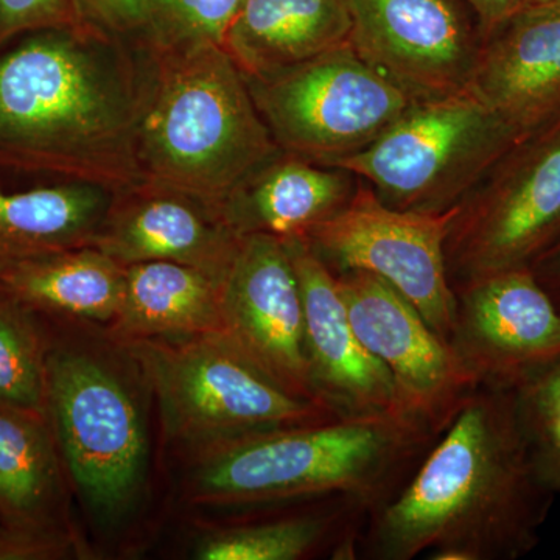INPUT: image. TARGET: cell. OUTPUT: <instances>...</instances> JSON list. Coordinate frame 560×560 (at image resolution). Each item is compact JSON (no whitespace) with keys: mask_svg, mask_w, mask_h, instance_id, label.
<instances>
[{"mask_svg":"<svg viewBox=\"0 0 560 560\" xmlns=\"http://www.w3.org/2000/svg\"><path fill=\"white\" fill-rule=\"evenodd\" d=\"M518 140L467 88L412 103L368 149L334 167L370 183L390 208L444 212L466 200Z\"/></svg>","mask_w":560,"mask_h":560,"instance_id":"6","label":"cell"},{"mask_svg":"<svg viewBox=\"0 0 560 560\" xmlns=\"http://www.w3.org/2000/svg\"><path fill=\"white\" fill-rule=\"evenodd\" d=\"M75 552V540L60 526L0 522V560H58Z\"/></svg>","mask_w":560,"mask_h":560,"instance_id":"29","label":"cell"},{"mask_svg":"<svg viewBox=\"0 0 560 560\" xmlns=\"http://www.w3.org/2000/svg\"><path fill=\"white\" fill-rule=\"evenodd\" d=\"M242 0H147L149 32L156 43L210 40L224 47Z\"/></svg>","mask_w":560,"mask_h":560,"instance_id":"26","label":"cell"},{"mask_svg":"<svg viewBox=\"0 0 560 560\" xmlns=\"http://www.w3.org/2000/svg\"><path fill=\"white\" fill-rule=\"evenodd\" d=\"M245 79L278 149L326 167L368 149L415 103L350 43Z\"/></svg>","mask_w":560,"mask_h":560,"instance_id":"7","label":"cell"},{"mask_svg":"<svg viewBox=\"0 0 560 560\" xmlns=\"http://www.w3.org/2000/svg\"><path fill=\"white\" fill-rule=\"evenodd\" d=\"M451 345L478 385L514 389L560 359V311L530 268L453 289Z\"/></svg>","mask_w":560,"mask_h":560,"instance_id":"13","label":"cell"},{"mask_svg":"<svg viewBox=\"0 0 560 560\" xmlns=\"http://www.w3.org/2000/svg\"><path fill=\"white\" fill-rule=\"evenodd\" d=\"M81 28L95 27L81 16L75 0H0V46L24 33Z\"/></svg>","mask_w":560,"mask_h":560,"instance_id":"27","label":"cell"},{"mask_svg":"<svg viewBox=\"0 0 560 560\" xmlns=\"http://www.w3.org/2000/svg\"><path fill=\"white\" fill-rule=\"evenodd\" d=\"M241 237L228 223L223 206L140 179L113 194L92 246L124 267L140 261H175L224 280Z\"/></svg>","mask_w":560,"mask_h":560,"instance_id":"15","label":"cell"},{"mask_svg":"<svg viewBox=\"0 0 560 560\" xmlns=\"http://www.w3.org/2000/svg\"><path fill=\"white\" fill-rule=\"evenodd\" d=\"M57 448L46 412L0 405V522L58 526Z\"/></svg>","mask_w":560,"mask_h":560,"instance_id":"24","label":"cell"},{"mask_svg":"<svg viewBox=\"0 0 560 560\" xmlns=\"http://www.w3.org/2000/svg\"><path fill=\"white\" fill-rule=\"evenodd\" d=\"M47 355L33 313L0 291V405L47 415Z\"/></svg>","mask_w":560,"mask_h":560,"instance_id":"25","label":"cell"},{"mask_svg":"<svg viewBox=\"0 0 560 560\" xmlns=\"http://www.w3.org/2000/svg\"><path fill=\"white\" fill-rule=\"evenodd\" d=\"M560 242V117L518 140L459 202L447 241L453 289L530 268Z\"/></svg>","mask_w":560,"mask_h":560,"instance_id":"9","label":"cell"},{"mask_svg":"<svg viewBox=\"0 0 560 560\" xmlns=\"http://www.w3.org/2000/svg\"><path fill=\"white\" fill-rule=\"evenodd\" d=\"M125 267L95 246L0 267V291L47 315L109 324L124 296Z\"/></svg>","mask_w":560,"mask_h":560,"instance_id":"22","label":"cell"},{"mask_svg":"<svg viewBox=\"0 0 560 560\" xmlns=\"http://www.w3.org/2000/svg\"><path fill=\"white\" fill-rule=\"evenodd\" d=\"M469 90L523 139L560 117V11L518 10L481 40Z\"/></svg>","mask_w":560,"mask_h":560,"instance_id":"17","label":"cell"},{"mask_svg":"<svg viewBox=\"0 0 560 560\" xmlns=\"http://www.w3.org/2000/svg\"><path fill=\"white\" fill-rule=\"evenodd\" d=\"M81 16L92 27L109 36L136 35L149 32L147 0H75Z\"/></svg>","mask_w":560,"mask_h":560,"instance_id":"30","label":"cell"},{"mask_svg":"<svg viewBox=\"0 0 560 560\" xmlns=\"http://www.w3.org/2000/svg\"><path fill=\"white\" fill-rule=\"evenodd\" d=\"M530 270L560 311V242L547 250Z\"/></svg>","mask_w":560,"mask_h":560,"instance_id":"32","label":"cell"},{"mask_svg":"<svg viewBox=\"0 0 560 560\" xmlns=\"http://www.w3.org/2000/svg\"><path fill=\"white\" fill-rule=\"evenodd\" d=\"M477 13L481 40L497 31L512 14L517 13L523 0H466Z\"/></svg>","mask_w":560,"mask_h":560,"instance_id":"31","label":"cell"},{"mask_svg":"<svg viewBox=\"0 0 560 560\" xmlns=\"http://www.w3.org/2000/svg\"><path fill=\"white\" fill-rule=\"evenodd\" d=\"M138 68L140 178L223 206L279 149L237 62L210 40H145Z\"/></svg>","mask_w":560,"mask_h":560,"instance_id":"4","label":"cell"},{"mask_svg":"<svg viewBox=\"0 0 560 560\" xmlns=\"http://www.w3.org/2000/svg\"><path fill=\"white\" fill-rule=\"evenodd\" d=\"M221 305L224 331L261 371L298 396L326 401L313 383L304 302L285 242L242 235Z\"/></svg>","mask_w":560,"mask_h":560,"instance_id":"14","label":"cell"},{"mask_svg":"<svg viewBox=\"0 0 560 560\" xmlns=\"http://www.w3.org/2000/svg\"><path fill=\"white\" fill-rule=\"evenodd\" d=\"M110 200L113 191L83 183L0 190V267L92 245Z\"/></svg>","mask_w":560,"mask_h":560,"instance_id":"23","label":"cell"},{"mask_svg":"<svg viewBox=\"0 0 560 560\" xmlns=\"http://www.w3.org/2000/svg\"><path fill=\"white\" fill-rule=\"evenodd\" d=\"M337 275L353 330L388 370L401 410L442 433L478 382L456 350L385 280L364 271Z\"/></svg>","mask_w":560,"mask_h":560,"instance_id":"11","label":"cell"},{"mask_svg":"<svg viewBox=\"0 0 560 560\" xmlns=\"http://www.w3.org/2000/svg\"><path fill=\"white\" fill-rule=\"evenodd\" d=\"M223 280L175 261L125 267L124 296L109 323L117 345L179 340L224 331Z\"/></svg>","mask_w":560,"mask_h":560,"instance_id":"20","label":"cell"},{"mask_svg":"<svg viewBox=\"0 0 560 560\" xmlns=\"http://www.w3.org/2000/svg\"><path fill=\"white\" fill-rule=\"evenodd\" d=\"M372 506L349 495L319 497L308 510L212 530L198 541V560H301L324 555L359 559Z\"/></svg>","mask_w":560,"mask_h":560,"instance_id":"19","label":"cell"},{"mask_svg":"<svg viewBox=\"0 0 560 560\" xmlns=\"http://www.w3.org/2000/svg\"><path fill=\"white\" fill-rule=\"evenodd\" d=\"M512 390L529 442L560 427V359Z\"/></svg>","mask_w":560,"mask_h":560,"instance_id":"28","label":"cell"},{"mask_svg":"<svg viewBox=\"0 0 560 560\" xmlns=\"http://www.w3.org/2000/svg\"><path fill=\"white\" fill-rule=\"evenodd\" d=\"M526 9L560 11V0H523L518 10Z\"/></svg>","mask_w":560,"mask_h":560,"instance_id":"34","label":"cell"},{"mask_svg":"<svg viewBox=\"0 0 560 560\" xmlns=\"http://www.w3.org/2000/svg\"><path fill=\"white\" fill-rule=\"evenodd\" d=\"M556 493L512 389L477 386L407 485L375 511L359 559L515 560L539 545Z\"/></svg>","mask_w":560,"mask_h":560,"instance_id":"1","label":"cell"},{"mask_svg":"<svg viewBox=\"0 0 560 560\" xmlns=\"http://www.w3.org/2000/svg\"><path fill=\"white\" fill-rule=\"evenodd\" d=\"M97 28L36 32L0 55V168L116 194L140 178L138 65Z\"/></svg>","mask_w":560,"mask_h":560,"instance_id":"2","label":"cell"},{"mask_svg":"<svg viewBox=\"0 0 560 560\" xmlns=\"http://www.w3.org/2000/svg\"><path fill=\"white\" fill-rule=\"evenodd\" d=\"M125 348L156 394L168 434L200 452L254 431L346 415L283 388L226 331Z\"/></svg>","mask_w":560,"mask_h":560,"instance_id":"5","label":"cell"},{"mask_svg":"<svg viewBox=\"0 0 560 560\" xmlns=\"http://www.w3.org/2000/svg\"><path fill=\"white\" fill-rule=\"evenodd\" d=\"M355 176L279 150L242 180L223 202L237 234L304 241L345 208L357 190Z\"/></svg>","mask_w":560,"mask_h":560,"instance_id":"18","label":"cell"},{"mask_svg":"<svg viewBox=\"0 0 560 560\" xmlns=\"http://www.w3.org/2000/svg\"><path fill=\"white\" fill-rule=\"evenodd\" d=\"M349 43L412 101L467 90L481 40L453 0H348Z\"/></svg>","mask_w":560,"mask_h":560,"instance_id":"12","label":"cell"},{"mask_svg":"<svg viewBox=\"0 0 560 560\" xmlns=\"http://www.w3.org/2000/svg\"><path fill=\"white\" fill-rule=\"evenodd\" d=\"M541 480L548 486L555 493L560 492V464L548 467V469L540 471Z\"/></svg>","mask_w":560,"mask_h":560,"instance_id":"33","label":"cell"},{"mask_svg":"<svg viewBox=\"0 0 560 560\" xmlns=\"http://www.w3.org/2000/svg\"><path fill=\"white\" fill-rule=\"evenodd\" d=\"M441 434L404 411L254 431L200 452L190 499L209 506H264L349 495L375 512L407 485Z\"/></svg>","mask_w":560,"mask_h":560,"instance_id":"3","label":"cell"},{"mask_svg":"<svg viewBox=\"0 0 560 560\" xmlns=\"http://www.w3.org/2000/svg\"><path fill=\"white\" fill-rule=\"evenodd\" d=\"M459 205L416 212L385 205L357 187L348 205L304 238L334 272L364 271L394 287L444 340H451L456 296L448 278L447 241Z\"/></svg>","mask_w":560,"mask_h":560,"instance_id":"10","label":"cell"},{"mask_svg":"<svg viewBox=\"0 0 560 560\" xmlns=\"http://www.w3.org/2000/svg\"><path fill=\"white\" fill-rule=\"evenodd\" d=\"M348 0H242L224 49L243 75L301 65L349 43Z\"/></svg>","mask_w":560,"mask_h":560,"instance_id":"21","label":"cell"},{"mask_svg":"<svg viewBox=\"0 0 560 560\" xmlns=\"http://www.w3.org/2000/svg\"><path fill=\"white\" fill-rule=\"evenodd\" d=\"M285 243L300 282L308 363L320 399L346 415L404 411L388 370L353 330L337 275L307 242Z\"/></svg>","mask_w":560,"mask_h":560,"instance_id":"16","label":"cell"},{"mask_svg":"<svg viewBox=\"0 0 560 560\" xmlns=\"http://www.w3.org/2000/svg\"><path fill=\"white\" fill-rule=\"evenodd\" d=\"M46 411L77 488L105 515L127 510L145 478L149 440L130 386L81 349L47 355Z\"/></svg>","mask_w":560,"mask_h":560,"instance_id":"8","label":"cell"}]
</instances>
